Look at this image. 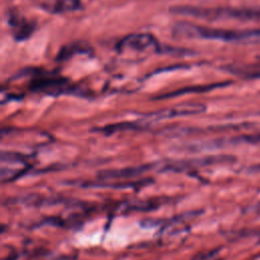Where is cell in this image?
Listing matches in <instances>:
<instances>
[{
  "label": "cell",
  "instance_id": "obj_1",
  "mask_svg": "<svg viewBox=\"0 0 260 260\" xmlns=\"http://www.w3.org/2000/svg\"><path fill=\"white\" fill-rule=\"evenodd\" d=\"M121 49H129L134 51H146L148 49H158L155 38L146 32L132 34L124 38L120 42Z\"/></svg>",
  "mask_w": 260,
  "mask_h": 260
},
{
  "label": "cell",
  "instance_id": "obj_2",
  "mask_svg": "<svg viewBox=\"0 0 260 260\" xmlns=\"http://www.w3.org/2000/svg\"><path fill=\"white\" fill-rule=\"evenodd\" d=\"M244 140L247 143L249 142V143H252V144H260V133L244 136Z\"/></svg>",
  "mask_w": 260,
  "mask_h": 260
}]
</instances>
